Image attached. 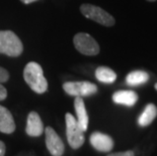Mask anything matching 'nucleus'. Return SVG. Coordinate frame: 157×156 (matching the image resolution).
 I'll list each match as a JSON object with an SVG mask.
<instances>
[{
	"label": "nucleus",
	"mask_w": 157,
	"mask_h": 156,
	"mask_svg": "<svg viewBox=\"0 0 157 156\" xmlns=\"http://www.w3.org/2000/svg\"><path fill=\"white\" fill-rule=\"evenodd\" d=\"M157 117V107L153 104H148L145 107L144 111L138 118V125L140 127H147L151 125L152 122Z\"/></svg>",
	"instance_id": "nucleus-13"
},
{
	"label": "nucleus",
	"mask_w": 157,
	"mask_h": 156,
	"mask_svg": "<svg viewBox=\"0 0 157 156\" xmlns=\"http://www.w3.org/2000/svg\"><path fill=\"white\" fill-rule=\"evenodd\" d=\"M9 78V74L7 70H5L4 68L0 67V83H2V82H6L8 80Z\"/></svg>",
	"instance_id": "nucleus-16"
},
{
	"label": "nucleus",
	"mask_w": 157,
	"mask_h": 156,
	"mask_svg": "<svg viewBox=\"0 0 157 156\" xmlns=\"http://www.w3.org/2000/svg\"><path fill=\"white\" fill-rule=\"evenodd\" d=\"M147 1H150V2H154V1H156V0H147Z\"/></svg>",
	"instance_id": "nucleus-21"
},
{
	"label": "nucleus",
	"mask_w": 157,
	"mask_h": 156,
	"mask_svg": "<svg viewBox=\"0 0 157 156\" xmlns=\"http://www.w3.org/2000/svg\"><path fill=\"white\" fill-rule=\"evenodd\" d=\"M90 144L99 152H109L113 148V140L111 136L101 132H94L90 135Z\"/></svg>",
	"instance_id": "nucleus-8"
},
{
	"label": "nucleus",
	"mask_w": 157,
	"mask_h": 156,
	"mask_svg": "<svg viewBox=\"0 0 157 156\" xmlns=\"http://www.w3.org/2000/svg\"><path fill=\"white\" fill-rule=\"evenodd\" d=\"M154 87H155V89H156V90H157V83L155 84V86H154Z\"/></svg>",
	"instance_id": "nucleus-22"
},
{
	"label": "nucleus",
	"mask_w": 157,
	"mask_h": 156,
	"mask_svg": "<svg viewBox=\"0 0 157 156\" xmlns=\"http://www.w3.org/2000/svg\"><path fill=\"white\" fill-rule=\"evenodd\" d=\"M66 120V136H67L68 143L70 147L73 149H78L84 144V132L79 127L76 119L73 116L67 112L65 116Z\"/></svg>",
	"instance_id": "nucleus-3"
},
{
	"label": "nucleus",
	"mask_w": 157,
	"mask_h": 156,
	"mask_svg": "<svg viewBox=\"0 0 157 156\" xmlns=\"http://www.w3.org/2000/svg\"><path fill=\"white\" fill-rule=\"evenodd\" d=\"M74 107H75L76 116H77L76 121H77L79 127L81 128V130L83 132H85L88 128L89 119H88V115H87V112H86L85 105H84V101H83L82 97L76 96V98L74 101Z\"/></svg>",
	"instance_id": "nucleus-11"
},
{
	"label": "nucleus",
	"mask_w": 157,
	"mask_h": 156,
	"mask_svg": "<svg viewBox=\"0 0 157 156\" xmlns=\"http://www.w3.org/2000/svg\"><path fill=\"white\" fill-rule=\"evenodd\" d=\"M63 89L69 95L72 96H89L98 92V86L88 81H75L65 82L63 84Z\"/></svg>",
	"instance_id": "nucleus-6"
},
{
	"label": "nucleus",
	"mask_w": 157,
	"mask_h": 156,
	"mask_svg": "<svg viewBox=\"0 0 157 156\" xmlns=\"http://www.w3.org/2000/svg\"><path fill=\"white\" fill-rule=\"evenodd\" d=\"M23 78L28 85L36 93H44L48 89V81L45 78L44 72L40 64L29 62L23 70Z\"/></svg>",
	"instance_id": "nucleus-1"
},
{
	"label": "nucleus",
	"mask_w": 157,
	"mask_h": 156,
	"mask_svg": "<svg viewBox=\"0 0 157 156\" xmlns=\"http://www.w3.org/2000/svg\"><path fill=\"white\" fill-rule=\"evenodd\" d=\"M80 11L82 14L91 21L105 26H113L115 25V18L109 12L102 8L92 4H82L80 6Z\"/></svg>",
	"instance_id": "nucleus-4"
},
{
	"label": "nucleus",
	"mask_w": 157,
	"mask_h": 156,
	"mask_svg": "<svg viewBox=\"0 0 157 156\" xmlns=\"http://www.w3.org/2000/svg\"><path fill=\"white\" fill-rule=\"evenodd\" d=\"M73 43L76 50L83 55L95 56L99 53V46L98 42L86 32H79L76 35L73 39Z\"/></svg>",
	"instance_id": "nucleus-5"
},
{
	"label": "nucleus",
	"mask_w": 157,
	"mask_h": 156,
	"mask_svg": "<svg viewBox=\"0 0 157 156\" xmlns=\"http://www.w3.org/2000/svg\"><path fill=\"white\" fill-rule=\"evenodd\" d=\"M22 44L11 31H0V54L17 57L22 53Z\"/></svg>",
	"instance_id": "nucleus-2"
},
{
	"label": "nucleus",
	"mask_w": 157,
	"mask_h": 156,
	"mask_svg": "<svg viewBox=\"0 0 157 156\" xmlns=\"http://www.w3.org/2000/svg\"><path fill=\"white\" fill-rule=\"evenodd\" d=\"M148 80H149V74L142 70H136L130 72L126 77L127 84L130 86H138L144 84Z\"/></svg>",
	"instance_id": "nucleus-14"
},
{
	"label": "nucleus",
	"mask_w": 157,
	"mask_h": 156,
	"mask_svg": "<svg viewBox=\"0 0 157 156\" xmlns=\"http://www.w3.org/2000/svg\"><path fill=\"white\" fill-rule=\"evenodd\" d=\"M44 132L46 135V146L51 155L62 156L65 151L64 143H63L62 139L51 127H47Z\"/></svg>",
	"instance_id": "nucleus-7"
},
{
	"label": "nucleus",
	"mask_w": 157,
	"mask_h": 156,
	"mask_svg": "<svg viewBox=\"0 0 157 156\" xmlns=\"http://www.w3.org/2000/svg\"><path fill=\"white\" fill-rule=\"evenodd\" d=\"M7 96V90L3 85L0 84V101H4Z\"/></svg>",
	"instance_id": "nucleus-18"
},
{
	"label": "nucleus",
	"mask_w": 157,
	"mask_h": 156,
	"mask_svg": "<svg viewBox=\"0 0 157 156\" xmlns=\"http://www.w3.org/2000/svg\"><path fill=\"white\" fill-rule=\"evenodd\" d=\"M25 132L32 137H39L44 133V125L40 116L36 112H31L29 114Z\"/></svg>",
	"instance_id": "nucleus-9"
},
{
	"label": "nucleus",
	"mask_w": 157,
	"mask_h": 156,
	"mask_svg": "<svg viewBox=\"0 0 157 156\" xmlns=\"http://www.w3.org/2000/svg\"><path fill=\"white\" fill-rule=\"evenodd\" d=\"M5 144L2 141H0V156H4L5 155Z\"/></svg>",
	"instance_id": "nucleus-19"
},
{
	"label": "nucleus",
	"mask_w": 157,
	"mask_h": 156,
	"mask_svg": "<svg viewBox=\"0 0 157 156\" xmlns=\"http://www.w3.org/2000/svg\"><path fill=\"white\" fill-rule=\"evenodd\" d=\"M106 156H135V153H134V151L128 150V151H124V152H116V153H112Z\"/></svg>",
	"instance_id": "nucleus-17"
},
{
	"label": "nucleus",
	"mask_w": 157,
	"mask_h": 156,
	"mask_svg": "<svg viewBox=\"0 0 157 156\" xmlns=\"http://www.w3.org/2000/svg\"><path fill=\"white\" fill-rule=\"evenodd\" d=\"M113 101L117 105L133 107L138 101V94L133 90H119L113 94Z\"/></svg>",
	"instance_id": "nucleus-10"
},
{
	"label": "nucleus",
	"mask_w": 157,
	"mask_h": 156,
	"mask_svg": "<svg viewBox=\"0 0 157 156\" xmlns=\"http://www.w3.org/2000/svg\"><path fill=\"white\" fill-rule=\"evenodd\" d=\"M15 131V123L11 112L7 108L0 105V132L11 134Z\"/></svg>",
	"instance_id": "nucleus-12"
},
{
	"label": "nucleus",
	"mask_w": 157,
	"mask_h": 156,
	"mask_svg": "<svg viewBox=\"0 0 157 156\" xmlns=\"http://www.w3.org/2000/svg\"><path fill=\"white\" fill-rule=\"evenodd\" d=\"M95 77L99 82L102 83H113L116 81L117 74L116 72L112 70L111 68L105 67V66H101L95 70Z\"/></svg>",
	"instance_id": "nucleus-15"
},
{
	"label": "nucleus",
	"mask_w": 157,
	"mask_h": 156,
	"mask_svg": "<svg viewBox=\"0 0 157 156\" xmlns=\"http://www.w3.org/2000/svg\"><path fill=\"white\" fill-rule=\"evenodd\" d=\"M21 1L23 2V3H25V4H29V3L35 2V1H36V0H21Z\"/></svg>",
	"instance_id": "nucleus-20"
}]
</instances>
